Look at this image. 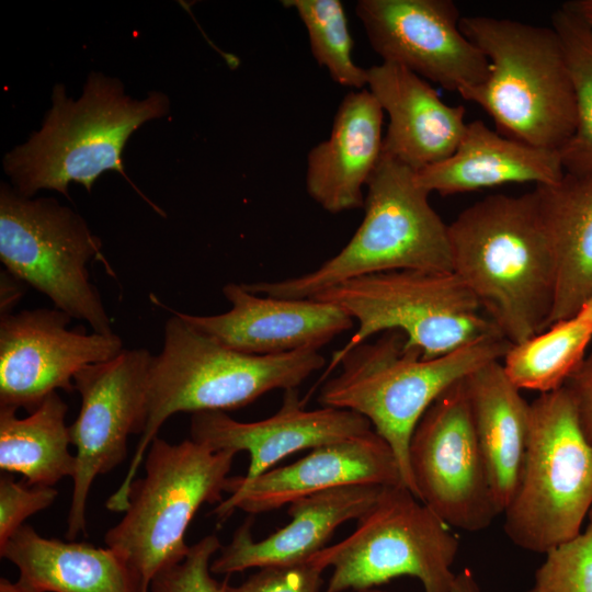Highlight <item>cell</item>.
Instances as JSON below:
<instances>
[{
  "label": "cell",
  "instance_id": "cell-31",
  "mask_svg": "<svg viewBox=\"0 0 592 592\" xmlns=\"http://www.w3.org/2000/svg\"><path fill=\"white\" fill-rule=\"evenodd\" d=\"M221 548L219 538L207 535L191 545L179 562L159 571L150 582L151 592H224V582L212 577L210 563Z\"/></svg>",
  "mask_w": 592,
  "mask_h": 592
},
{
  "label": "cell",
  "instance_id": "cell-22",
  "mask_svg": "<svg viewBox=\"0 0 592 592\" xmlns=\"http://www.w3.org/2000/svg\"><path fill=\"white\" fill-rule=\"evenodd\" d=\"M563 173L559 151L505 137L476 119L449 157L415 171V179L429 193L446 196L505 183L551 185Z\"/></svg>",
  "mask_w": 592,
  "mask_h": 592
},
{
  "label": "cell",
  "instance_id": "cell-10",
  "mask_svg": "<svg viewBox=\"0 0 592 592\" xmlns=\"http://www.w3.org/2000/svg\"><path fill=\"white\" fill-rule=\"evenodd\" d=\"M459 542L406 486L383 487L344 539L308 560L332 574L325 592L374 589L395 578H417L424 592H451Z\"/></svg>",
  "mask_w": 592,
  "mask_h": 592
},
{
  "label": "cell",
  "instance_id": "cell-25",
  "mask_svg": "<svg viewBox=\"0 0 592 592\" xmlns=\"http://www.w3.org/2000/svg\"><path fill=\"white\" fill-rule=\"evenodd\" d=\"M534 191L557 266L553 325L578 315L592 297V169L565 171L556 184Z\"/></svg>",
  "mask_w": 592,
  "mask_h": 592
},
{
  "label": "cell",
  "instance_id": "cell-35",
  "mask_svg": "<svg viewBox=\"0 0 592 592\" xmlns=\"http://www.w3.org/2000/svg\"><path fill=\"white\" fill-rule=\"evenodd\" d=\"M24 285L8 271L1 272V315L11 314L12 307L23 296Z\"/></svg>",
  "mask_w": 592,
  "mask_h": 592
},
{
  "label": "cell",
  "instance_id": "cell-40",
  "mask_svg": "<svg viewBox=\"0 0 592 592\" xmlns=\"http://www.w3.org/2000/svg\"><path fill=\"white\" fill-rule=\"evenodd\" d=\"M360 592H386V591L374 588V589H368V590H364V591H360Z\"/></svg>",
  "mask_w": 592,
  "mask_h": 592
},
{
  "label": "cell",
  "instance_id": "cell-14",
  "mask_svg": "<svg viewBox=\"0 0 592 592\" xmlns=\"http://www.w3.org/2000/svg\"><path fill=\"white\" fill-rule=\"evenodd\" d=\"M70 320L57 308L1 315L0 408H23L31 413L57 389L75 390L73 378L80 369L124 350L114 332L69 329Z\"/></svg>",
  "mask_w": 592,
  "mask_h": 592
},
{
  "label": "cell",
  "instance_id": "cell-39",
  "mask_svg": "<svg viewBox=\"0 0 592 592\" xmlns=\"http://www.w3.org/2000/svg\"><path fill=\"white\" fill-rule=\"evenodd\" d=\"M579 312L592 320V297L585 303Z\"/></svg>",
  "mask_w": 592,
  "mask_h": 592
},
{
  "label": "cell",
  "instance_id": "cell-16",
  "mask_svg": "<svg viewBox=\"0 0 592 592\" xmlns=\"http://www.w3.org/2000/svg\"><path fill=\"white\" fill-rule=\"evenodd\" d=\"M394 485H403L398 460L387 442L371 430L315 447L300 459L251 481L229 477L226 492L230 496L213 514L224 522L238 509L257 514L333 488Z\"/></svg>",
  "mask_w": 592,
  "mask_h": 592
},
{
  "label": "cell",
  "instance_id": "cell-1",
  "mask_svg": "<svg viewBox=\"0 0 592 592\" xmlns=\"http://www.w3.org/2000/svg\"><path fill=\"white\" fill-rule=\"evenodd\" d=\"M447 228L452 271L508 341L549 327L557 266L535 191L488 195Z\"/></svg>",
  "mask_w": 592,
  "mask_h": 592
},
{
  "label": "cell",
  "instance_id": "cell-37",
  "mask_svg": "<svg viewBox=\"0 0 592 592\" xmlns=\"http://www.w3.org/2000/svg\"><path fill=\"white\" fill-rule=\"evenodd\" d=\"M565 4L584 22L592 33V0H573Z\"/></svg>",
  "mask_w": 592,
  "mask_h": 592
},
{
  "label": "cell",
  "instance_id": "cell-9",
  "mask_svg": "<svg viewBox=\"0 0 592 592\" xmlns=\"http://www.w3.org/2000/svg\"><path fill=\"white\" fill-rule=\"evenodd\" d=\"M592 506V443L565 387L531 402L530 436L515 493L503 511L516 546L546 554L581 532Z\"/></svg>",
  "mask_w": 592,
  "mask_h": 592
},
{
  "label": "cell",
  "instance_id": "cell-24",
  "mask_svg": "<svg viewBox=\"0 0 592 592\" xmlns=\"http://www.w3.org/2000/svg\"><path fill=\"white\" fill-rule=\"evenodd\" d=\"M475 432L494 501L501 511L517 488L530 436L531 403L505 375L500 361L465 378Z\"/></svg>",
  "mask_w": 592,
  "mask_h": 592
},
{
  "label": "cell",
  "instance_id": "cell-2",
  "mask_svg": "<svg viewBox=\"0 0 592 592\" xmlns=\"http://www.w3.org/2000/svg\"><path fill=\"white\" fill-rule=\"evenodd\" d=\"M163 345L150 365L145 426L125 478L106 508L125 512L129 491L147 449L163 423L179 412L244 407L274 389H296L325 366L318 350L254 355L232 350L194 328L173 310Z\"/></svg>",
  "mask_w": 592,
  "mask_h": 592
},
{
  "label": "cell",
  "instance_id": "cell-29",
  "mask_svg": "<svg viewBox=\"0 0 592 592\" xmlns=\"http://www.w3.org/2000/svg\"><path fill=\"white\" fill-rule=\"evenodd\" d=\"M282 3L296 11L307 30L314 58L331 79L342 87L363 90L367 86V69L353 60V41L342 2L284 0Z\"/></svg>",
  "mask_w": 592,
  "mask_h": 592
},
{
  "label": "cell",
  "instance_id": "cell-8",
  "mask_svg": "<svg viewBox=\"0 0 592 592\" xmlns=\"http://www.w3.org/2000/svg\"><path fill=\"white\" fill-rule=\"evenodd\" d=\"M235 456L192 439L177 444L152 440L144 458L145 476L132 483L124 516L104 538L146 587L186 556V530L202 504L223 500Z\"/></svg>",
  "mask_w": 592,
  "mask_h": 592
},
{
  "label": "cell",
  "instance_id": "cell-41",
  "mask_svg": "<svg viewBox=\"0 0 592 592\" xmlns=\"http://www.w3.org/2000/svg\"><path fill=\"white\" fill-rule=\"evenodd\" d=\"M588 516H589V523H592V506H591V509L589 511Z\"/></svg>",
  "mask_w": 592,
  "mask_h": 592
},
{
  "label": "cell",
  "instance_id": "cell-30",
  "mask_svg": "<svg viewBox=\"0 0 592 592\" xmlns=\"http://www.w3.org/2000/svg\"><path fill=\"white\" fill-rule=\"evenodd\" d=\"M545 555L528 592H592V523Z\"/></svg>",
  "mask_w": 592,
  "mask_h": 592
},
{
  "label": "cell",
  "instance_id": "cell-18",
  "mask_svg": "<svg viewBox=\"0 0 592 592\" xmlns=\"http://www.w3.org/2000/svg\"><path fill=\"white\" fill-rule=\"evenodd\" d=\"M369 421L357 412L322 407L307 410L296 389L285 390L280 410L263 420L241 422L224 411L193 413L191 439L214 451L249 454V467L237 476L248 482L273 468L283 458L303 451L371 431Z\"/></svg>",
  "mask_w": 592,
  "mask_h": 592
},
{
  "label": "cell",
  "instance_id": "cell-21",
  "mask_svg": "<svg viewBox=\"0 0 592 592\" xmlns=\"http://www.w3.org/2000/svg\"><path fill=\"white\" fill-rule=\"evenodd\" d=\"M383 118L369 90L351 91L337 110L329 138L309 151L306 189L325 210L363 207V187L382 156Z\"/></svg>",
  "mask_w": 592,
  "mask_h": 592
},
{
  "label": "cell",
  "instance_id": "cell-5",
  "mask_svg": "<svg viewBox=\"0 0 592 592\" xmlns=\"http://www.w3.org/2000/svg\"><path fill=\"white\" fill-rule=\"evenodd\" d=\"M405 342L403 333L391 330L346 352L339 375L322 385L318 400L322 407L366 418L392 449L403 485L415 496L409 444L418 422L443 391L479 367L502 361L512 343L493 335L425 360Z\"/></svg>",
  "mask_w": 592,
  "mask_h": 592
},
{
  "label": "cell",
  "instance_id": "cell-19",
  "mask_svg": "<svg viewBox=\"0 0 592 592\" xmlns=\"http://www.w3.org/2000/svg\"><path fill=\"white\" fill-rule=\"evenodd\" d=\"M383 487L346 486L317 492L292 502L291 521L267 537L255 540L250 520L212 560L210 571L229 574L250 568L294 565L307 561L327 547L343 523L361 519L375 503Z\"/></svg>",
  "mask_w": 592,
  "mask_h": 592
},
{
  "label": "cell",
  "instance_id": "cell-12",
  "mask_svg": "<svg viewBox=\"0 0 592 592\" xmlns=\"http://www.w3.org/2000/svg\"><path fill=\"white\" fill-rule=\"evenodd\" d=\"M415 497L449 527L479 532L501 513L473 422L465 378L443 391L409 444Z\"/></svg>",
  "mask_w": 592,
  "mask_h": 592
},
{
  "label": "cell",
  "instance_id": "cell-36",
  "mask_svg": "<svg viewBox=\"0 0 592 592\" xmlns=\"http://www.w3.org/2000/svg\"><path fill=\"white\" fill-rule=\"evenodd\" d=\"M451 592H482L475 574L469 569H463L455 574Z\"/></svg>",
  "mask_w": 592,
  "mask_h": 592
},
{
  "label": "cell",
  "instance_id": "cell-6",
  "mask_svg": "<svg viewBox=\"0 0 592 592\" xmlns=\"http://www.w3.org/2000/svg\"><path fill=\"white\" fill-rule=\"evenodd\" d=\"M364 217L334 257L304 275L243 284L251 293L311 298L344 281L389 271H452L447 225L419 185L415 170L382 152L367 182ZM453 272V271H452Z\"/></svg>",
  "mask_w": 592,
  "mask_h": 592
},
{
  "label": "cell",
  "instance_id": "cell-28",
  "mask_svg": "<svg viewBox=\"0 0 592 592\" xmlns=\"http://www.w3.org/2000/svg\"><path fill=\"white\" fill-rule=\"evenodd\" d=\"M570 69L577 102V127L560 151L565 171L592 169V33L565 3L553 13Z\"/></svg>",
  "mask_w": 592,
  "mask_h": 592
},
{
  "label": "cell",
  "instance_id": "cell-38",
  "mask_svg": "<svg viewBox=\"0 0 592 592\" xmlns=\"http://www.w3.org/2000/svg\"><path fill=\"white\" fill-rule=\"evenodd\" d=\"M0 592H36L19 579L14 582L7 578L0 579Z\"/></svg>",
  "mask_w": 592,
  "mask_h": 592
},
{
  "label": "cell",
  "instance_id": "cell-34",
  "mask_svg": "<svg viewBox=\"0 0 592 592\" xmlns=\"http://www.w3.org/2000/svg\"><path fill=\"white\" fill-rule=\"evenodd\" d=\"M563 387L572 399L584 435L592 443V351L585 355Z\"/></svg>",
  "mask_w": 592,
  "mask_h": 592
},
{
  "label": "cell",
  "instance_id": "cell-15",
  "mask_svg": "<svg viewBox=\"0 0 592 592\" xmlns=\"http://www.w3.org/2000/svg\"><path fill=\"white\" fill-rule=\"evenodd\" d=\"M355 13L384 62L457 93L488 77V58L462 32L451 0H358Z\"/></svg>",
  "mask_w": 592,
  "mask_h": 592
},
{
  "label": "cell",
  "instance_id": "cell-11",
  "mask_svg": "<svg viewBox=\"0 0 592 592\" xmlns=\"http://www.w3.org/2000/svg\"><path fill=\"white\" fill-rule=\"evenodd\" d=\"M101 261V240L84 218L52 197L32 198L0 187V260L15 278L48 297L55 308L112 333L111 319L90 281L88 264Z\"/></svg>",
  "mask_w": 592,
  "mask_h": 592
},
{
  "label": "cell",
  "instance_id": "cell-32",
  "mask_svg": "<svg viewBox=\"0 0 592 592\" xmlns=\"http://www.w3.org/2000/svg\"><path fill=\"white\" fill-rule=\"evenodd\" d=\"M58 496L54 487L15 481L9 473L0 477V548L31 515L50 506Z\"/></svg>",
  "mask_w": 592,
  "mask_h": 592
},
{
  "label": "cell",
  "instance_id": "cell-13",
  "mask_svg": "<svg viewBox=\"0 0 592 592\" xmlns=\"http://www.w3.org/2000/svg\"><path fill=\"white\" fill-rule=\"evenodd\" d=\"M152 357L147 349H124L109 361L87 365L73 378L81 406L69 426L76 447L66 531L70 540L86 533L87 500L95 478L119 465L128 436L144 430Z\"/></svg>",
  "mask_w": 592,
  "mask_h": 592
},
{
  "label": "cell",
  "instance_id": "cell-23",
  "mask_svg": "<svg viewBox=\"0 0 592 592\" xmlns=\"http://www.w3.org/2000/svg\"><path fill=\"white\" fill-rule=\"evenodd\" d=\"M0 556L36 592H148L140 576L113 549L41 536L24 524Z\"/></svg>",
  "mask_w": 592,
  "mask_h": 592
},
{
  "label": "cell",
  "instance_id": "cell-26",
  "mask_svg": "<svg viewBox=\"0 0 592 592\" xmlns=\"http://www.w3.org/2000/svg\"><path fill=\"white\" fill-rule=\"evenodd\" d=\"M67 403L56 392L50 394L26 418L16 410L0 408V468L18 473L26 482L54 487L75 470V455L69 426L66 425Z\"/></svg>",
  "mask_w": 592,
  "mask_h": 592
},
{
  "label": "cell",
  "instance_id": "cell-33",
  "mask_svg": "<svg viewBox=\"0 0 592 592\" xmlns=\"http://www.w3.org/2000/svg\"><path fill=\"white\" fill-rule=\"evenodd\" d=\"M323 570L310 560L259 568L239 585L224 582V592H319Z\"/></svg>",
  "mask_w": 592,
  "mask_h": 592
},
{
  "label": "cell",
  "instance_id": "cell-4",
  "mask_svg": "<svg viewBox=\"0 0 592 592\" xmlns=\"http://www.w3.org/2000/svg\"><path fill=\"white\" fill-rule=\"evenodd\" d=\"M52 101L41 129L3 158L4 172L26 197L53 190L70 198L71 182L90 192L96 179L110 170L127 178L122 152L128 138L170 109L164 93L150 92L146 99L135 100L118 79L101 72L88 76L77 100L56 83Z\"/></svg>",
  "mask_w": 592,
  "mask_h": 592
},
{
  "label": "cell",
  "instance_id": "cell-7",
  "mask_svg": "<svg viewBox=\"0 0 592 592\" xmlns=\"http://www.w3.org/2000/svg\"><path fill=\"white\" fill-rule=\"evenodd\" d=\"M311 298L335 305L358 325L348 343L333 353L321 380L346 352L379 332L400 331L406 338L405 348L419 351L425 360L502 335L452 271L369 274L339 283Z\"/></svg>",
  "mask_w": 592,
  "mask_h": 592
},
{
  "label": "cell",
  "instance_id": "cell-3",
  "mask_svg": "<svg viewBox=\"0 0 592 592\" xmlns=\"http://www.w3.org/2000/svg\"><path fill=\"white\" fill-rule=\"evenodd\" d=\"M459 26L489 61L487 79L460 96L481 106L501 135L560 152L577 127V102L556 31L483 15L462 16Z\"/></svg>",
  "mask_w": 592,
  "mask_h": 592
},
{
  "label": "cell",
  "instance_id": "cell-20",
  "mask_svg": "<svg viewBox=\"0 0 592 592\" xmlns=\"http://www.w3.org/2000/svg\"><path fill=\"white\" fill-rule=\"evenodd\" d=\"M367 87L389 117L382 152L418 171L456 150L467 125L463 105L444 103L425 79L391 62L367 68Z\"/></svg>",
  "mask_w": 592,
  "mask_h": 592
},
{
  "label": "cell",
  "instance_id": "cell-27",
  "mask_svg": "<svg viewBox=\"0 0 592 592\" xmlns=\"http://www.w3.org/2000/svg\"><path fill=\"white\" fill-rule=\"evenodd\" d=\"M591 341L592 320L579 312L511 344L501 364L520 390L550 392L563 387L588 354Z\"/></svg>",
  "mask_w": 592,
  "mask_h": 592
},
{
  "label": "cell",
  "instance_id": "cell-17",
  "mask_svg": "<svg viewBox=\"0 0 592 592\" xmlns=\"http://www.w3.org/2000/svg\"><path fill=\"white\" fill-rule=\"evenodd\" d=\"M223 294L231 304L224 314L173 311L221 344L247 354L319 350L354 325L341 308L315 298H275L251 293L236 283L226 284Z\"/></svg>",
  "mask_w": 592,
  "mask_h": 592
}]
</instances>
